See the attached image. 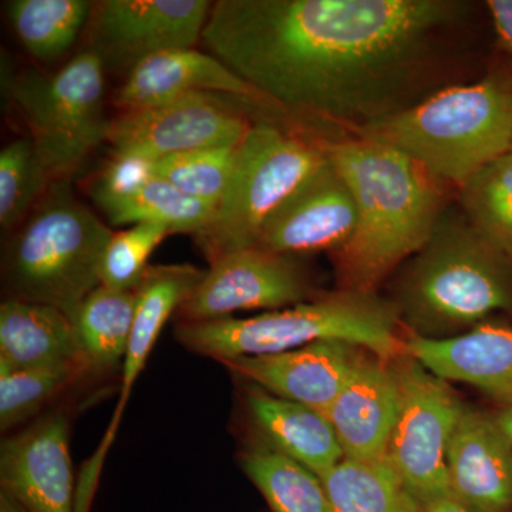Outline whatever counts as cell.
<instances>
[{
    "mask_svg": "<svg viewBox=\"0 0 512 512\" xmlns=\"http://www.w3.org/2000/svg\"><path fill=\"white\" fill-rule=\"evenodd\" d=\"M463 0H218L202 42L266 106L348 136L483 76Z\"/></svg>",
    "mask_w": 512,
    "mask_h": 512,
    "instance_id": "1",
    "label": "cell"
},
{
    "mask_svg": "<svg viewBox=\"0 0 512 512\" xmlns=\"http://www.w3.org/2000/svg\"><path fill=\"white\" fill-rule=\"evenodd\" d=\"M355 198V232L332 254L339 289L377 293L429 241L457 190L396 148L357 136L319 137Z\"/></svg>",
    "mask_w": 512,
    "mask_h": 512,
    "instance_id": "2",
    "label": "cell"
},
{
    "mask_svg": "<svg viewBox=\"0 0 512 512\" xmlns=\"http://www.w3.org/2000/svg\"><path fill=\"white\" fill-rule=\"evenodd\" d=\"M393 293L406 332L453 338L497 313L512 318V254L454 201L426 245L400 266Z\"/></svg>",
    "mask_w": 512,
    "mask_h": 512,
    "instance_id": "3",
    "label": "cell"
},
{
    "mask_svg": "<svg viewBox=\"0 0 512 512\" xmlns=\"http://www.w3.org/2000/svg\"><path fill=\"white\" fill-rule=\"evenodd\" d=\"M348 136L402 151L460 190L512 147V63L494 49L483 76L431 94L412 109Z\"/></svg>",
    "mask_w": 512,
    "mask_h": 512,
    "instance_id": "4",
    "label": "cell"
},
{
    "mask_svg": "<svg viewBox=\"0 0 512 512\" xmlns=\"http://www.w3.org/2000/svg\"><path fill=\"white\" fill-rule=\"evenodd\" d=\"M403 329L392 299L338 289L251 318L180 322L175 338L192 352L218 362L275 355L320 340H343L380 359L394 360L406 355Z\"/></svg>",
    "mask_w": 512,
    "mask_h": 512,
    "instance_id": "5",
    "label": "cell"
},
{
    "mask_svg": "<svg viewBox=\"0 0 512 512\" xmlns=\"http://www.w3.org/2000/svg\"><path fill=\"white\" fill-rule=\"evenodd\" d=\"M113 235L69 181H56L6 245L8 299L53 306L73 319L101 285V262Z\"/></svg>",
    "mask_w": 512,
    "mask_h": 512,
    "instance_id": "6",
    "label": "cell"
},
{
    "mask_svg": "<svg viewBox=\"0 0 512 512\" xmlns=\"http://www.w3.org/2000/svg\"><path fill=\"white\" fill-rule=\"evenodd\" d=\"M319 137L256 121L238 147L227 191L210 224L195 235L210 262L254 248L269 220L328 163Z\"/></svg>",
    "mask_w": 512,
    "mask_h": 512,
    "instance_id": "7",
    "label": "cell"
},
{
    "mask_svg": "<svg viewBox=\"0 0 512 512\" xmlns=\"http://www.w3.org/2000/svg\"><path fill=\"white\" fill-rule=\"evenodd\" d=\"M104 72L101 57L87 49L55 74L25 72L6 83L53 183L69 181L107 141L111 120L104 110Z\"/></svg>",
    "mask_w": 512,
    "mask_h": 512,
    "instance_id": "8",
    "label": "cell"
},
{
    "mask_svg": "<svg viewBox=\"0 0 512 512\" xmlns=\"http://www.w3.org/2000/svg\"><path fill=\"white\" fill-rule=\"evenodd\" d=\"M392 363L400 404L386 463L423 504L448 495V443L466 406L450 382L407 353Z\"/></svg>",
    "mask_w": 512,
    "mask_h": 512,
    "instance_id": "9",
    "label": "cell"
},
{
    "mask_svg": "<svg viewBox=\"0 0 512 512\" xmlns=\"http://www.w3.org/2000/svg\"><path fill=\"white\" fill-rule=\"evenodd\" d=\"M251 100L218 93H195L151 109L127 111L111 120L107 141L114 151L158 158L237 146L254 127Z\"/></svg>",
    "mask_w": 512,
    "mask_h": 512,
    "instance_id": "10",
    "label": "cell"
},
{
    "mask_svg": "<svg viewBox=\"0 0 512 512\" xmlns=\"http://www.w3.org/2000/svg\"><path fill=\"white\" fill-rule=\"evenodd\" d=\"M315 296L295 259L254 247L212 261L178 313L181 322H208L235 312L289 308Z\"/></svg>",
    "mask_w": 512,
    "mask_h": 512,
    "instance_id": "11",
    "label": "cell"
},
{
    "mask_svg": "<svg viewBox=\"0 0 512 512\" xmlns=\"http://www.w3.org/2000/svg\"><path fill=\"white\" fill-rule=\"evenodd\" d=\"M208 0H103L90 16V50L104 66L131 69L168 50L194 49L202 40Z\"/></svg>",
    "mask_w": 512,
    "mask_h": 512,
    "instance_id": "12",
    "label": "cell"
},
{
    "mask_svg": "<svg viewBox=\"0 0 512 512\" xmlns=\"http://www.w3.org/2000/svg\"><path fill=\"white\" fill-rule=\"evenodd\" d=\"M69 419L50 414L3 441L0 483L26 512H76Z\"/></svg>",
    "mask_w": 512,
    "mask_h": 512,
    "instance_id": "13",
    "label": "cell"
},
{
    "mask_svg": "<svg viewBox=\"0 0 512 512\" xmlns=\"http://www.w3.org/2000/svg\"><path fill=\"white\" fill-rule=\"evenodd\" d=\"M356 221L352 191L329 160L279 208L256 247L291 258L322 251L332 255L345 247Z\"/></svg>",
    "mask_w": 512,
    "mask_h": 512,
    "instance_id": "14",
    "label": "cell"
},
{
    "mask_svg": "<svg viewBox=\"0 0 512 512\" xmlns=\"http://www.w3.org/2000/svg\"><path fill=\"white\" fill-rule=\"evenodd\" d=\"M366 353L343 340H320L288 352L221 363L265 392L326 414Z\"/></svg>",
    "mask_w": 512,
    "mask_h": 512,
    "instance_id": "15",
    "label": "cell"
},
{
    "mask_svg": "<svg viewBox=\"0 0 512 512\" xmlns=\"http://www.w3.org/2000/svg\"><path fill=\"white\" fill-rule=\"evenodd\" d=\"M448 495L470 512H512V441L497 414L466 406L447 448Z\"/></svg>",
    "mask_w": 512,
    "mask_h": 512,
    "instance_id": "16",
    "label": "cell"
},
{
    "mask_svg": "<svg viewBox=\"0 0 512 512\" xmlns=\"http://www.w3.org/2000/svg\"><path fill=\"white\" fill-rule=\"evenodd\" d=\"M406 353L447 380L476 387L500 410L512 409V325L488 319L446 339L406 332Z\"/></svg>",
    "mask_w": 512,
    "mask_h": 512,
    "instance_id": "17",
    "label": "cell"
},
{
    "mask_svg": "<svg viewBox=\"0 0 512 512\" xmlns=\"http://www.w3.org/2000/svg\"><path fill=\"white\" fill-rule=\"evenodd\" d=\"M195 93H218L266 107L261 94L211 53L168 50L138 63L113 94L120 113L151 109Z\"/></svg>",
    "mask_w": 512,
    "mask_h": 512,
    "instance_id": "18",
    "label": "cell"
},
{
    "mask_svg": "<svg viewBox=\"0 0 512 512\" xmlns=\"http://www.w3.org/2000/svg\"><path fill=\"white\" fill-rule=\"evenodd\" d=\"M399 404L392 360L367 352L326 412L345 458L386 460Z\"/></svg>",
    "mask_w": 512,
    "mask_h": 512,
    "instance_id": "19",
    "label": "cell"
},
{
    "mask_svg": "<svg viewBox=\"0 0 512 512\" xmlns=\"http://www.w3.org/2000/svg\"><path fill=\"white\" fill-rule=\"evenodd\" d=\"M204 275L205 271L194 265H160L147 269L143 281L136 289L137 303L133 330L121 366L123 376L119 403L104 439L107 444H111V439H114L134 384L146 367L148 356L156 345L161 329L171 315L190 298Z\"/></svg>",
    "mask_w": 512,
    "mask_h": 512,
    "instance_id": "20",
    "label": "cell"
},
{
    "mask_svg": "<svg viewBox=\"0 0 512 512\" xmlns=\"http://www.w3.org/2000/svg\"><path fill=\"white\" fill-rule=\"evenodd\" d=\"M87 365L73 320L53 306L6 299L0 305V369Z\"/></svg>",
    "mask_w": 512,
    "mask_h": 512,
    "instance_id": "21",
    "label": "cell"
},
{
    "mask_svg": "<svg viewBox=\"0 0 512 512\" xmlns=\"http://www.w3.org/2000/svg\"><path fill=\"white\" fill-rule=\"evenodd\" d=\"M248 410L269 447L281 451L322 478L345 460L326 414L252 387Z\"/></svg>",
    "mask_w": 512,
    "mask_h": 512,
    "instance_id": "22",
    "label": "cell"
},
{
    "mask_svg": "<svg viewBox=\"0 0 512 512\" xmlns=\"http://www.w3.org/2000/svg\"><path fill=\"white\" fill-rule=\"evenodd\" d=\"M136 303V291L103 285L84 299L72 320L87 365L99 369L123 366Z\"/></svg>",
    "mask_w": 512,
    "mask_h": 512,
    "instance_id": "23",
    "label": "cell"
},
{
    "mask_svg": "<svg viewBox=\"0 0 512 512\" xmlns=\"http://www.w3.org/2000/svg\"><path fill=\"white\" fill-rule=\"evenodd\" d=\"M330 512H419L420 503L383 461L345 458L322 478Z\"/></svg>",
    "mask_w": 512,
    "mask_h": 512,
    "instance_id": "24",
    "label": "cell"
},
{
    "mask_svg": "<svg viewBox=\"0 0 512 512\" xmlns=\"http://www.w3.org/2000/svg\"><path fill=\"white\" fill-rule=\"evenodd\" d=\"M242 470L274 512H330L322 480L281 451L266 446L245 450Z\"/></svg>",
    "mask_w": 512,
    "mask_h": 512,
    "instance_id": "25",
    "label": "cell"
},
{
    "mask_svg": "<svg viewBox=\"0 0 512 512\" xmlns=\"http://www.w3.org/2000/svg\"><path fill=\"white\" fill-rule=\"evenodd\" d=\"M87 0H13L10 23L30 55L42 62L64 55L76 43L93 12Z\"/></svg>",
    "mask_w": 512,
    "mask_h": 512,
    "instance_id": "26",
    "label": "cell"
},
{
    "mask_svg": "<svg viewBox=\"0 0 512 512\" xmlns=\"http://www.w3.org/2000/svg\"><path fill=\"white\" fill-rule=\"evenodd\" d=\"M100 208L113 225L157 224L170 229L171 234L194 237L207 228L215 212V208L158 177L136 194Z\"/></svg>",
    "mask_w": 512,
    "mask_h": 512,
    "instance_id": "27",
    "label": "cell"
},
{
    "mask_svg": "<svg viewBox=\"0 0 512 512\" xmlns=\"http://www.w3.org/2000/svg\"><path fill=\"white\" fill-rule=\"evenodd\" d=\"M456 201L478 231L512 254V151L473 175Z\"/></svg>",
    "mask_w": 512,
    "mask_h": 512,
    "instance_id": "28",
    "label": "cell"
},
{
    "mask_svg": "<svg viewBox=\"0 0 512 512\" xmlns=\"http://www.w3.org/2000/svg\"><path fill=\"white\" fill-rule=\"evenodd\" d=\"M53 181L30 137L18 138L0 153V225L15 231L42 200Z\"/></svg>",
    "mask_w": 512,
    "mask_h": 512,
    "instance_id": "29",
    "label": "cell"
},
{
    "mask_svg": "<svg viewBox=\"0 0 512 512\" xmlns=\"http://www.w3.org/2000/svg\"><path fill=\"white\" fill-rule=\"evenodd\" d=\"M239 144L158 158L157 177L217 210L234 171Z\"/></svg>",
    "mask_w": 512,
    "mask_h": 512,
    "instance_id": "30",
    "label": "cell"
},
{
    "mask_svg": "<svg viewBox=\"0 0 512 512\" xmlns=\"http://www.w3.org/2000/svg\"><path fill=\"white\" fill-rule=\"evenodd\" d=\"M84 365H64L46 369H0V427L22 423L73 382Z\"/></svg>",
    "mask_w": 512,
    "mask_h": 512,
    "instance_id": "31",
    "label": "cell"
},
{
    "mask_svg": "<svg viewBox=\"0 0 512 512\" xmlns=\"http://www.w3.org/2000/svg\"><path fill=\"white\" fill-rule=\"evenodd\" d=\"M170 234V229L157 224H137L114 234L101 262V285L136 291L150 268L148 258Z\"/></svg>",
    "mask_w": 512,
    "mask_h": 512,
    "instance_id": "32",
    "label": "cell"
},
{
    "mask_svg": "<svg viewBox=\"0 0 512 512\" xmlns=\"http://www.w3.org/2000/svg\"><path fill=\"white\" fill-rule=\"evenodd\" d=\"M157 177V160L126 151H114L103 168L92 191L96 204H107L136 194Z\"/></svg>",
    "mask_w": 512,
    "mask_h": 512,
    "instance_id": "33",
    "label": "cell"
},
{
    "mask_svg": "<svg viewBox=\"0 0 512 512\" xmlns=\"http://www.w3.org/2000/svg\"><path fill=\"white\" fill-rule=\"evenodd\" d=\"M485 8L495 37V49L512 63V0H487Z\"/></svg>",
    "mask_w": 512,
    "mask_h": 512,
    "instance_id": "34",
    "label": "cell"
},
{
    "mask_svg": "<svg viewBox=\"0 0 512 512\" xmlns=\"http://www.w3.org/2000/svg\"><path fill=\"white\" fill-rule=\"evenodd\" d=\"M419 512H470L466 507H463L457 500H454L451 495H444V497L434 498V500L427 501V503L420 504Z\"/></svg>",
    "mask_w": 512,
    "mask_h": 512,
    "instance_id": "35",
    "label": "cell"
},
{
    "mask_svg": "<svg viewBox=\"0 0 512 512\" xmlns=\"http://www.w3.org/2000/svg\"><path fill=\"white\" fill-rule=\"evenodd\" d=\"M0 512H26L15 500L2 493L0 495Z\"/></svg>",
    "mask_w": 512,
    "mask_h": 512,
    "instance_id": "36",
    "label": "cell"
},
{
    "mask_svg": "<svg viewBox=\"0 0 512 512\" xmlns=\"http://www.w3.org/2000/svg\"><path fill=\"white\" fill-rule=\"evenodd\" d=\"M497 417L505 433L508 434V437H510L512 441V409L500 410V412L497 413Z\"/></svg>",
    "mask_w": 512,
    "mask_h": 512,
    "instance_id": "37",
    "label": "cell"
},
{
    "mask_svg": "<svg viewBox=\"0 0 512 512\" xmlns=\"http://www.w3.org/2000/svg\"><path fill=\"white\" fill-rule=\"evenodd\" d=\"M511 151H512V147H511Z\"/></svg>",
    "mask_w": 512,
    "mask_h": 512,
    "instance_id": "38",
    "label": "cell"
}]
</instances>
